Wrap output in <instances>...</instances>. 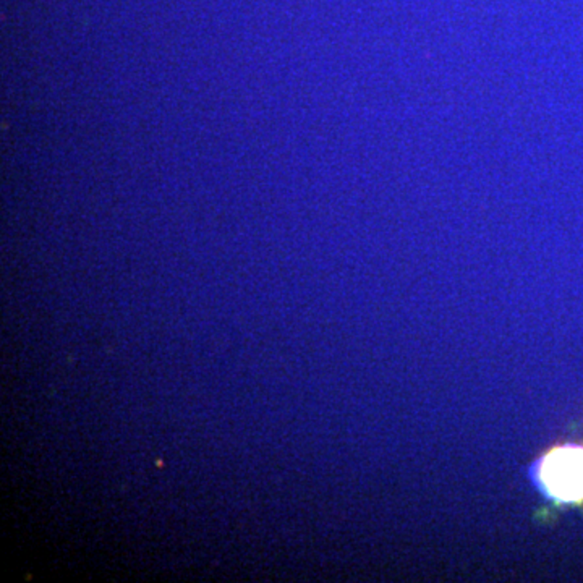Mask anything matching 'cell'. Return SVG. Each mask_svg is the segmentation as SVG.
<instances>
[{"mask_svg":"<svg viewBox=\"0 0 583 583\" xmlns=\"http://www.w3.org/2000/svg\"><path fill=\"white\" fill-rule=\"evenodd\" d=\"M539 481L548 493L564 502L583 499V447L562 446L548 452L539 465Z\"/></svg>","mask_w":583,"mask_h":583,"instance_id":"6da1fadb","label":"cell"}]
</instances>
